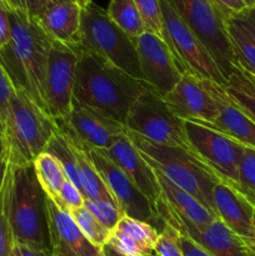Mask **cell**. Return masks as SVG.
I'll return each mask as SVG.
<instances>
[{"mask_svg": "<svg viewBox=\"0 0 255 256\" xmlns=\"http://www.w3.org/2000/svg\"><path fill=\"white\" fill-rule=\"evenodd\" d=\"M76 52L72 102L94 108L124 125L130 108L149 85L82 45Z\"/></svg>", "mask_w": 255, "mask_h": 256, "instance_id": "cell-1", "label": "cell"}, {"mask_svg": "<svg viewBox=\"0 0 255 256\" xmlns=\"http://www.w3.org/2000/svg\"><path fill=\"white\" fill-rule=\"evenodd\" d=\"M9 19L12 36L0 49V64L12 88L45 112L44 82L52 40L24 10L9 8Z\"/></svg>", "mask_w": 255, "mask_h": 256, "instance_id": "cell-2", "label": "cell"}, {"mask_svg": "<svg viewBox=\"0 0 255 256\" xmlns=\"http://www.w3.org/2000/svg\"><path fill=\"white\" fill-rule=\"evenodd\" d=\"M8 218L15 242L36 249H50L46 194L40 186L32 164L9 162Z\"/></svg>", "mask_w": 255, "mask_h": 256, "instance_id": "cell-3", "label": "cell"}, {"mask_svg": "<svg viewBox=\"0 0 255 256\" xmlns=\"http://www.w3.org/2000/svg\"><path fill=\"white\" fill-rule=\"evenodd\" d=\"M126 135L152 170L215 212L212 192L215 185L222 182L202 159L179 148L150 142L129 129H126Z\"/></svg>", "mask_w": 255, "mask_h": 256, "instance_id": "cell-4", "label": "cell"}, {"mask_svg": "<svg viewBox=\"0 0 255 256\" xmlns=\"http://www.w3.org/2000/svg\"><path fill=\"white\" fill-rule=\"evenodd\" d=\"M56 130L54 120L25 92L12 90L2 130L10 164H32Z\"/></svg>", "mask_w": 255, "mask_h": 256, "instance_id": "cell-5", "label": "cell"}, {"mask_svg": "<svg viewBox=\"0 0 255 256\" xmlns=\"http://www.w3.org/2000/svg\"><path fill=\"white\" fill-rule=\"evenodd\" d=\"M80 34L82 48L105 58L135 79L142 80L134 40L110 19L106 10L92 2L82 8Z\"/></svg>", "mask_w": 255, "mask_h": 256, "instance_id": "cell-6", "label": "cell"}, {"mask_svg": "<svg viewBox=\"0 0 255 256\" xmlns=\"http://www.w3.org/2000/svg\"><path fill=\"white\" fill-rule=\"evenodd\" d=\"M196 35L225 80L235 72L234 50L226 29L228 18L212 0H165Z\"/></svg>", "mask_w": 255, "mask_h": 256, "instance_id": "cell-7", "label": "cell"}, {"mask_svg": "<svg viewBox=\"0 0 255 256\" xmlns=\"http://www.w3.org/2000/svg\"><path fill=\"white\" fill-rule=\"evenodd\" d=\"M124 125L130 132L150 142L179 148L199 158L188 139L184 120L172 114L164 98L150 86L135 100Z\"/></svg>", "mask_w": 255, "mask_h": 256, "instance_id": "cell-8", "label": "cell"}, {"mask_svg": "<svg viewBox=\"0 0 255 256\" xmlns=\"http://www.w3.org/2000/svg\"><path fill=\"white\" fill-rule=\"evenodd\" d=\"M162 39L169 46L182 72L200 80H212L225 86L226 80L196 35L188 28L165 0H160Z\"/></svg>", "mask_w": 255, "mask_h": 256, "instance_id": "cell-9", "label": "cell"}, {"mask_svg": "<svg viewBox=\"0 0 255 256\" xmlns=\"http://www.w3.org/2000/svg\"><path fill=\"white\" fill-rule=\"evenodd\" d=\"M188 139L198 156L225 184L238 190L239 165L245 146L238 140L199 122L184 120Z\"/></svg>", "mask_w": 255, "mask_h": 256, "instance_id": "cell-10", "label": "cell"}, {"mask_svg": "<svg viewBox=\"0 0 255 256\" xmlns=\"http://www.w3.org/2000/svg\"><path fill=\"white\" fill-rule=\"evenodd\" d=\"M82 150L86 152L122 214L149 222L162 232L165 224L158 215L156 208L135 186L129 176L109 159L104 150L98 148H82Z\"/></svg>", "mask_w": 255, "mask_h": 256, "instance_id": "cell-11", "label": "cell"}, {"mask_svg": "<svg viewBox=\"0 0 255 256\" xmlns=\"http://www.w3.org/2000/svg\"><path fill=\"white\" fill-rule=\"evenodd\" d=\"M54 122L68 142L82 149L106 150L126 132V128L109 115L74 102L69 115Z\"/></svg>", "mask_w": 255, "mask_h": 256, "instance_id": "cell-12", "label": "cell"}, {"mask_svg": "<svg viewBox=\"0 0 255 256\" xmlns=\"http://www.w3.org/2000/svg\"><path fill=\"white\" fill-rule=\"evenodd\" d=\"M155 206L164 224L190 238L212 256H255V248L232 232L220 219L214 220L206 226H195L175 214L160 199Z\"/></svg>", "mask_w": 255, "mask_h": 256, "instance_id": "cell-13", "label": "cell"}, {"mask_svg": "<svg viewBox=\"0 0 255 256\" xmlns=\"http://www.w3.org/2000/svg\"><path fill=\"white\" fill-rule=\"evenodd\" d=\"M76 62L75 48L52 40L44 82L45 112L52 120L64 119L72 112Z\"/></svg>", "mask_w": 255, "mask_h": 256, "instance_id": "cell-14", "label": "cell"}, {"mask_svg": "<svg viewBox=\"0 0 255 256\" xmlns=\"http://www.w3.org/2000/svg\"><path fill=\"white\" fill-rule=\"evenodd\" d=\"M132 40L139 58L142 80L164 98L179 82L182 70L160 36L145 32Z\"/></svg>", "mask_w": 255, "mask_h": 256, "instance_id": "cell-15", "label": "cell"}, {"mask_svg": "<svg viewBox=\"0 0 255 256\" xmlns=\"http://www.w3.org/2000/svg\"><path fill=\"white\" fill-rule=\"evenodd\" d=\"M168 108L179 119L199 124H212L219 115L212 95L202 84V80L189 72H182L174 88L164 96Z\"/></svg>", "mask_w": 255, "mask_h": 256, "instance_id": "cell-16", "label": "cell"}, {"mask_svg": "<svg viewBox=\"0 0 255 256\" xmlns=\"http://www.w3.org/2000/svg\"><path fill=\"white\" fill-rule=\"evenodd\" d=\"M202 84L212 95L219 112L215 122L205 124V126L238 140L244 146L255 149V122L230 98L225 86L212 80H202Z\"/></svg>", "mask_w": 255, "mask_h": 256, "instance_id": "cell-17", "label": "cell"}, {"mask_svg": "<svg viewBox=\"0 0 255 256\" xmlns=\"http://www.w3.org/2000/svg\"><path fill=\"white\" fill-rule=\"evenodd\" d=\"M215 212L232 232L255 248V205L239 190L225 182H218L212 192Z\"/></svg>", "mask_w": 255, "mask_h": 256, "instance_id": "cell-18", "label": "cell"}, {"mask_svg": "<svg viewBox=\"0 0 255 256\" xmlns=\"http://www.w3.org/2000/svg\"><path fill=\"white\" fill-rule=\"evenodd\" d=\"M104 152L109 156V159L129 176L135 186L155 206L160 198V186L158 182V178L154 170L150 168V165L145 162L142 154L130 142L126 132L114 145H112L109 149L104 150Z\"/></svg>", "mask_w": 255, "mask_h": 256, "instance_id": "cell-19", "label": "cell"}, {"mask_svg": "<svg viewBox=\"0 0 255 256\" xmlns=\"http://www.w3.org/2000/svg\"><path fill=\"white\" fill-rule=\"evenodd\" d=\"M50 250L54 256H89L95 248L85 239L69 212L46 196Z\"/></svg>", "mask_w": 255, "mask_h": 256, "instance_id": "cell-20", "label": "cell"}, {"mask_svg": "<svg viewBox=\"0 0 255 256\" xmlns=\"http://www.w3.org/2000/svg\"><path fill=\"white\" fill-rule=\"evenodd\" d=\"M32 19H34L54 42H59L75 49L82 45V8L76 2H68L45 8Z\"/></svg>", "mask_w": 255, "mask_h": 256, "instance_id": "cell-21", "label": "cell"}, {"mask_svg": "<svg viewBox=\"0 0 255 256\" xmlns=\"http://www.w3.org/2000/svg\"><path fill=\"white\" fill-rule=\"evenodd\" d=\"M154 172L156 175L160 186L159 199L168 208H170L175 214L179 215L184 220H188L195 226H206V225L212 224L214 220L219 219L215 212L200 204L189 192H184L179 186L172 184L160 172H155V170Z\"/></svg>", "mask_w": 255, "mask_h": 256, "instance_id": "cell-22", "label": "cell"}, {"mask_svg": "<svg viewBox=\"0 0 255 256\" xmlns=\"http://www.w3.org/2000/svg\"><path fill=\"white\" fill-rule=\"evenodd\" d=\"M68 142V140H66ZM72 146V152H74L75 160L78 164V172H79L80 184H82V192L84 199L92 200H105L112 204L116 205L112 192L106 188L105 182H102V176L96 169L94 168L92 162H90L89 156L82 148L69 142ZM118 206V205H116Z\"/></svg>", "mask_w": 255, "mask_h": 256, "instance_id": "cell-23", "label": "cell"}, {"mask_svg": "<svg viewBox=\"0 0 255 256\" xmlns=\"http://www.w3.org/2000/svg\"><path fill=\"white\" fill-rule=\"evenodd\" d=\"M32 166H34L35 175L42 189L44 190L48 198L55 202L59 196L62 184L66 180L60 162L54 155L44 152L38 155L36 159L32 162Z\"/></svg>", "mask_w": 255, "mask_h": 256, "instance_id": "cell-24", "label": "cell"}, {"mask_svg": "<svg viewBox=\"0 0 255 256\" xmlns=\"http://www.w3.org/2000/svg\"><path fill=\"white\" fill-rule=\"evenodd\" d=\"M228 94L255 122V82L236 62L235 72L228 78L225 84Z\"/></svg>", "mask_w": 255, "mask_h": 256, "instance_id": "cell-25", "label": "cell"}, {"mask_svg": "<svg viewBox=\"0 0 255 256\" xmlns=\"http://www.w3.org/2000/svg\"><path fill=\"white\" fill-rule=\"evenodd\" d=\"M110 19L132 39L146 32L134 0H112L106 10Z\"/></svg>", "mask_w": 255, "mask_h": 256, "instance_id": "cell-26", "label": "cell"}, {"mask_svg": "<svg viewBox=\"0 0 255 256\" xmlns=\"http://www.w3.org/2000/svg\"><path fill=\"white\" fill-rule=\"evenodd\" d=\"M226 29L238 64L255 76V42L232 18H228Z\"/></svg>", "mask_w": 255, "mask_h": 256, "instance_id": "cell-27", "label": "cell"}, {"mask_svg": "<svg viewBox=\"0 0 255 256\" xmlns=\"http://www.w3.org/2000/svg\"><path fill=\"white\" fill-rule=\"evenodd\" d=\"M70 215L74 219L75 224L78 225L82 234L85 236V239L92 246L102 249L108 244L112 230L105 228L86 208L82 206L76 210H72Z\"/></svg>", "mask_w": 255, "mask_h": 256, "instance_id": "cell-28", "label": "cell"}, {"mask_svg": "<svg viewBox=\"0 0 255 256\" xmlns=\"http://www.w3.org/2000/svg\"><path fill=\"white\" fill-rule=\"evenodd\" d=\"M45 152H50V154L54 155V156L59 160L62 169H64L66 179L69 180V182H72V184L82 192V184H80L79 172H78V164L76 160H75L74 152H72L70 144L66 142L64 135H62L59 130H56V132H55L54 136L52 138L49 144L46 145Z\"/></svg>", "mask_w": 255, "mask_h": 256, "instance_id": "cell-29", "label": "cell"}, {"mask_svg": "<svg viewBox=\"0 0 255 256\" xmlns=\"http://www.w3.org/2000/svg\"><path fill=\"white\" fill-rule=\"evenodd\" d=\"M114 229L124 232L132 240L139 242L145 249L154 252L155 244H156L158 238H159V232L149 222L124 215Z\"/></svg>", "mask_w": 255, "mask_h": 256, "instance_id": "cell-30", "label": "cell"}, {"mask_svg": "<svg viewBox=\"0 0 255 256\" xmlns=\"http://www.w3.org/2000/svg\"><path fill=\"white\" fill-rule=\"evenodd\" d=\"M238 190L255 205V149L245 146L239 165Z\"/></svg>", "mask_w": 255, "mask_h": 256, "instance_id": "cell-31", "label": "cell"}, {"mask_svg": "<svg viewBox=\"0 0 255 256\" xmlns=\"http://www.w3.org/2000/svg\"><path fill=\"white\" fill-rule=\"evenodd\" d=\"M8 194H9V169L0 192V256H12L15 239L8 218Z\"/></svg>", "mask_w": 255, "mask_h": 256, "instance_id": "cell-32", "label": "cell"}, {"mask_svg": "<svg viewBox=\"0 0 255 256\" xmlns=\"http://www.w3.org/2000/svg\"><path fill=\"white\" fill-rule=\"evenodd\" d=\"M84 206L109 230L114 229L118 222H120V219L124 216L122 210L116 205L105 202V200L85 199Z\"/></svg>", "mask_w": 255, "mask_h": 256, "instance_id": "cell-33", "label": "cell"}, {"mask_svg": "<svg viewBox=\"0 0 255 256\" xmlns=\"http://www.w3.org/2000/svg\"><path fill=\"white\" fill-rule=\"evenodd\" d=\"M142 18L146 32L162 39V19L160 0H134ZM164 40V39H162Z\"/></svg>", "mask_w": 255, "mask_h": 256, "instance_id": "cell-34", "label": "cell"}, {"mask_svg": "<svg viewBox=\"0 0 255 256\" xmlns=\"http://www.w3.org/2000/svg\"><path fill=\"white\" fill-rule=\"evenodd\" d=\"M154 254L156 256H184L180 244V232L165 224L164 229L159 232Z\"/></svg>", "mask_w": 255, "mask_h": 256, "instance_id": "cell-35", "label": "cell"}, {"mask_svg": "<svg viewBox=\"0 0 255 256\" xmlns=\"http://www.w3.org/2000/svg\"><path fill=\"white\" fill-rule=\"evenodd\" d=\"M84 200L85 199L82 196V192L72 182L66 179L64 184H62L59 196L56 198L54 202L60 209L70 214L72 210H76L79 208L84 206Z\"/></svg>", "mask_w": 255, "mask_h": 256, "instance_id": "cell-36", "label": "cell"}, {"mask_svg": "<svg viewBox=\"0 0 255 256\" xmlns=\"http://www.w3.org/2000/svg\"><path fill=\"white\" fill-rule=\"evenodd\" d=\"M14 90L6 72L2 69L0 64V118L2 122V130H4V122L8 115V108H9V100L12 96V92Z\"/></svg>", "mask_w": 255, "mask_h": 256, "instance_id": "cell-37", "label": "cell"}, {"mask_svg": "<svg viewBox=\"0 0 255 256\" xmlns=\"http://www.w3.org/2000/svg\"><path fill=\"white\" fill-rule=\"evenodd\" d=\"M232 18L245 32L250 36V39L255 42V5L249 6L242 10V12L236 15H232Z\"/></svg>", "mask_w": 255, "mask_h": 256, "instance_id": "cell-38", "label": "cell"}, {"mask_svg": "<svg viewBox=\"0 0 255 256\" xmlns=\"http://www.w3.org/2000/svg\"><path fill=\"white\" fill-rule=\"evenodd\" d=\"M12 29H10L9 6L4 0H0V49L10 42Z\"/></svg>", "mask_w": 255, "mask_h": 256, "instance_id": "cell-39", "label": "cell"}, {"mask_svg": "<svg viewBox=\"0 0 255 256\" xmlns=\"http://www.w3.org/2000/svg\"><path fill=\"white\" fill-rule=\"evenodd\" d=\"M212 2L219 8L220 12L226 18L239 14L248 8L244 0H212Z\"/></svg>", "mask_w": 255, "mask_h": 256, "instance_id": "cell-40", "label": "cell"}, {"mask_svg": "<svg viewBox=\"0 0 255 256\" xmlns=\"http://www.w3.org/2000/svg\"><path fill=\"white\" fill-rule=\"evenodd\" d=\"M180 244H182L184 256H212L210 254H208L202 246H199L196 242H192L190 238L184 236L182 234H180Z\"/></svg>", "mask_w": 255, "mask_h": 256, "instance_id": "cell-41", "label": "cell"}, {"mask_svg": "<svg viewBox=\"0 0 255 256\" xmlns=\"http://www.w3.org/2000/svg\"><path fill=\"white\" fill-rule=\"evenodd\" d=\"M18 245H19L22 256H54L50 249H36V248L28 246V245L19 244V242H18Z\"/></svg>", "mask_w": 255, "mask_h": 256, "instance_id": "cell-42", "label": "cell"}, {"mask_svg": "<svg viewBox=\"0 0 255 256\" xmlns=\"http://www.w3.org/2000/svg\"><path fill=\"white\" fill-rule=\"evenodd\" d=\"M20 8L30 18H35L39 14V2L38 0H19Z\"/></svg>", "mask_w": 255, "mask_h": 256, "instance_id": "cell-43", "label": "cell"}, {"mask_svg": "<svg viewBox=\"0 0 255 256\" xmlns=\"http://www.w3.org/2000/svg\"><path fill=\"white\" fill-rule=\"evenodd\" d=\"M8 169H9V155L8 152L0 155V192H2V185H4L5 178H6Z\"/></svg>", "mask_w": 255, "mask_h": 256, "instance_id": "cell-44", "label": "cell"}, {"mask_svg": "<svg viewBox=\"0 0 255 256\" xmlns=\"http://www.w3.org/2000/svg\"><path fill=\"white\" fill-rule=\"evenodd\" d=\"M39 2V12L42 10H44L45 8H49L52 5H56V4H62V2H75V0H38Z\"/></svg>", "mask_w": 255, "mask_h": 256, "instance_id": "cell-45", "label": "cell"}, {"mask_svg": "<svg viewBox=\"0 0 255 256\" xmlns=\"http://www.w3.org/2000/svg\"><path fill=\"white\" fill-rule=\"evenodd\" d=\"M102 252H104L105 256H122V255H120L119 252H115L114 249H112L109 245H105V246H102Z\"/></svg>", "mask_w": 255, "mask_h": 256, "instance_id": "cell-46", "label": "cell"}, {"mask_svg": "<svg viewBox=\"0 0 255 256\" xmlns=\"http://www.w3.org/2000/svg\"><path fill=\"white\" fill-rule=\"evenodd\" d=\"M4 2H6L10 9H22L19 0H4Z\"/></svg>", "mask_w": 255, "mask_h": 256, "instance_id": "cell-47", "label": "cell"}, {"mask_svg": "<svg viewBox=\"0 0 255 256\" xmlns=\"http://www.w3.org/2000/svg\"><path fill=\"white\" fill-rule=\"evenodd\" d=\"M6 152V145H5V139L2 132H0V155H2L4 152Z\"/></svg>", "mask_w": 255, "mask_h": 256, "instance_id": "cell-48", "label": "cell"}, {"mask_svg": "<svg viewBox=\"0 0 255 256\" xmlns=\"http://www.w3.org/2000/svg\"><path fill=\"white\" fill-rule=\"evenodd\" d=\"M12 256H22V252H20V249H19V245H18L16 242H15V244H14V249H12Z\"/></svg>", "mask_w": 255, "mask_h": 256, "instance_id": "cell-49", "label": "cell"}, {"mask_svg": "<svg viewBox=\"0 0 255 256\" xmlns=\"http://www.w3.org/2000/svg\"><path fill=\"white\" fill-rule=\"evenodd\" d=\"M75 2H78V5H79L80 8H84L85 5L89 4V2H92V0H75Z\"/></svg>", "mask_w": 255, "mask_h": 256, "instance_id": "cell-50", "label": "cell"}, {"mask_svg": "<svg viewBox=\"0 0 255 256\" xmlns=\"http://www.w3.org/2000/svg\"><path fill=\"white\" fill-rule=\"evenodd\" d=\"M89 256H105L104 252H102V249H96L92 254H90Z\"/></svg>", "mask_w": 255, "mask_h": 256, "instance_id": "cell-51", "label": "cell"}, {"mask_svg": "<svg viewBox=\"0 0 255 256\" xmlns=\"http://www.w3.org/2000/svg\"><path fill=\"white\" fill-rule=\"evenodd\" d=\"M244 2H245V4L248 5V8L254 6V5H255V0H244Z\"/></svg>", "mask_w": 255, "mask_h": 256, "instance_id": "cell-52", "label": "cell"}, {"mask_svg": "<svg viewBox=\"0 0 255 256\" xmlns=\"http://www.w3.org/2000/svg\"><path fill=\"white\" fill-rule=\"evenodd\" d=\"M242 69H244V68H242ZM244 70H245V69H244ZM245 72H246V70H245ZM246 74H248V75H249V76H250V78H252V80H254V82H255V76H254V75H252V74H250V72H246Z\"/></svg>", "mask_w": 255, "mask_h": 256, "instance_id": "cell-53", "label": "cell"}, {"mask_svg": "<svg viewBox=\"0 0 255 256\" xmlns=\"http://www.w3.org/2000/svg\"><path fill=\"white\" fill-rule=\"evenodd\" d=\"M0 132H2V118H0Z\"/></svg>", "mask_w": 255, "mask_h": 256, "instance_id": "cell-54", "label": "cell"}, {"mask_svg": "<svg viewBox=\"0 0 255 256\" xmlns=\"http://www.w3.org/2000/svg\"><path fill=\"white\" fill-rule=\"evenodd\" d=\"M254 224H255V216H254Z\"/></svg>", "mask_w": 255, "mask_h": 256, "instance_id": "cell-55", "label": "cell"}, {"mask_svg": "<svg viewBox=\"0 0 255 256\" xmlns=\"http://www.w3.org/2000/svg\"><path fill=\"white\" fill-rule=\"evenodd\" d=\"M152 256H156V255H155V254H152Z\"/></svg>", "mask_w": 255, "mask_h": 256, "instance_id": "cell-56", "label": "cell"}]
</instances>
